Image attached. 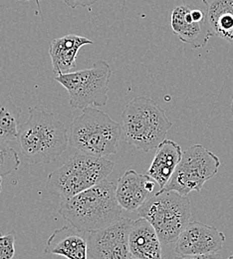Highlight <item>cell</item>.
<instances>
[{
  "label": "cell",
  "instance_id": "15",
  "mask_svg": "<svg viewBox=\"0 0 233 259\" xmlns=\"http://www.w3.org/2000/svg\"><path fill=\"white\" fill-rule=\"evenodd\" d=\"M94 42L86 37L68 34L54 39L50 43L49 55L51 57L53 72L57 75L69 73L76 67L77 54L85 45H93Z\"/></svg>",
  "mask_w": 233,
  "mask_h": 259
},
{
  "label": "cell",
  "instance_id": "23",
  "mask_svg": "<svg viewBox=\"0 0 233 259\" xmlns=\"http://www.w3.org/2000/svg\"><path fill=\"white\" fill-rule=\"evenodd\" d=\"M36 1V4H37V7H38V10H39V14L40 16L42 17V11H41V5H40V1L39 0H35Z\"/></svg>",
  "mask_w": 233,
  "mask_h": 259
},
{
  "label": "cell",
  "instance_id": "9",
  "mask_svg": "<svg viewBox=\"0 0 233 259\" xmlns=\"http://www.w3.org/2000/svg\"><path fill=\"white\" fill-rule=\"evenodd\" d=\"M133 221L121 218L109 227L86 233L92 259H133L129 236Z\"/></svg>",
  "mask_w": 233,
  "mask_h": 259
},
{
  "label": "cell",
  "instance_id": "24",
  "mask_svg": "<svg viewBox=\"0 0 233 259\" xmlns=\"http://www.w3.org/2000/svg\"><path fill=\"white\" fill-rule=\"evenodd\" d=\"M1 191H2V180H1V177H0V194H1Z\"/></svg>",
  "mask_w": 233,
  "mask_h": 259
},
{
  "label": "cell",
  "instance_id": "26",
  "mask_svg": "<svg viewBox=\"0 0 233 259\" xmlns=\"http://www.w3.org/2000/svg\"><path fill=\"white\" fill-rule=\"evenodd\" d=\"M227 259H233V254H231V255H230V256H229Z\"/></svg>",
  "mask_w": 233,
  "mask_h": 259
},
{
  "label": "cell",
  "instance_id": "14",
  "mask_svg": "<svg viewBox=\"0 0 233 259\" xmlns=\"http://www.w3.org/2000/svg\"><path fill=\"white\" fill-rule=\"evenodd\" d=\"M129 244L133 258L163 259L160 237L154 227L144 218L133 222Z\"/></svg>",
  "mask_w": 233,
  "mask_h": 259
},
{
  "label": "cell",
  "instance_id": "7",
  "mask_svg": "<svg viewBox=\"0 0 233 259\" xmlns=\"http://www.w3.org/2000/svg\"><path fill=\"white\" fill-rule=\"evenodd\" d=\"M111 77L110 64L105 60H98L91 68L59 74L55 77V81L66 89L70 106L84 110L87 107L107 105Z\"/></svg>",
  "mask_w": 233,
  "mask_h": 259
},
{
  "label": "cell",
  "instance_id": "12",
  "mask_svg": "<svg viewBox=\"0 0 233 259\" xmlns=\"http://www.w3.org/2000/svg\"><path fill=\"white\" fill-rule=\"evenodd\" d=\"M156 185V181L148 174L142 175L129 169L118 180L117 200L123 209L135 211L150 197Z\"/></svg>",
  "mask_w": 233,
  "mask_h": 259
},
{
  "label": "cell",
  "instance_id": "17",
  "mask_svg": "<svg viewBox=\"0 0 233 259\" xmlns=\"http://www.w3.org/2000/svg\"><path fill=\"white\" fill-rule=\"evenodd\" d=\"M210 32L233 45V0H202Z\"/></svg>",
  "mask_w": 233,
  "mask_h": 259
},
{
  "label": "cell",
  "instance_id": "6",
  "mask_svg": "<svg viewBox=\"0 0 233 259\" xmlns=\"http://www.w3.org/2000/svg\"><path fill=\"white\" fill-rule=\"evenodd\" d=\"M156 229L162 244L176 242L191 222L192 203L188 195L173 191H160L149 197L136 210Z\"/></svg>",
  "mask_w": 233,
  "mask_h": 259
},
{
  "label": "cell",
  "instance_id": "21",
  "mask_svg": "<svg viewBox=\"0 0 233 259\" xmlns=\"http://www.w3.org/2000/svg\"><path fill=\"white\" fill-rule=\"evenodd\" d=\"M99 0H63V2L70 8L77 7H90Z\"/></svg>",
  "mask_w": 233,
  "mask_h": 259
},
{
  "label": "cell",
  "instance_id": "16",
  "mask_svg": "<svg viewBox=\"0 0 233 259\" xmlns=\"http://www.w3.org/2000/svg\"><path fill=\"white\" fill-rule=\"evenodd\" d=\"M181 157L182 151L180 146L171 140L166 139L157 148L156 155L147 174L156 181L160 190L166 187Z\"/></svg>",
  "mask_w": 233,
  "mask_h": 259
},
{
  "label": "cell",
  "instance_id": "13",
  "mask_svg": "<svg viewBox=\"0 0 233 259\" xmlns=\"http://www.w3.org/2000/svg\"><path fill=\"white\" fill-rule=\"evenodd\" d=\"M44 252L67 259H88L87 235L73 227L55 229L47 240Z\"/></svg>",
  "mask_w": 233,
  "mask_h": 259
},
{
  "label": "cell",
  "instance_id": "1",
  "mask_svg": "<svg viewBox=\"0 0 233 259\" xmlns=\"http://www.w3.org/2000/svg\"><path fill=\"white\" fill-rule=\"evenodd\" d=\"M113 182L98 185L62 199L58 213L77 230L88 233L109 227L122 218V206L116 196Z\"/></svg>",
  "mask_w": 233,
  "mask_h": 259
},
{
  "label": "cell",
  "instance_id": "4",
  "mask_svg": "<svg viewBox=\"0 0 233 259\" xmlns=\"http://www.w3.org/2000/svg\"><path fill=\"white\" fill-rule=\"evenodd\" d=\"M122 126L108 114L87 107L70 126L69 144L80 153L104 158L118 153Z\"/></svg>",
  "mask_w": 233,
  "mask_h": 259
},
{
  "label": "cell",
  "instance_id": "19",
  "mask_svg": "<svg viewBox=\"0 0 233 259\" xmlns=\"http://www.w3.org/2000/svg\"><path fill=\"white\" fill-rule=\"evenodd\" d=\"M17 152L7 142L0 141V177H5L17 170L20 165Z\"/></svg>",
  "mask_w": 233,
  "mask_h": 259
},
{
  "label": "cell",
  "instance_id": "28",
  "mask_svg": "<svg viewBox=\"0 0 233 259\" xmlns=\"http://www.w3.org/2000/svg\"><path fill=\"white\" fill-rule=\"evenodd\" d=\"M133 259H136V258H133Z\"/></svg>",
  "mask_w": 233,
  "mask_h": 259
},
{
  "label": "cell",
  "instance_id": "18",
  "mask_svg": "<svg viewBox=\"0 0 233 259\" xmlns=\"http://www.w3.org/2000/svg\"><path fill=\"white\" fill-rule=\"evenodd\" d=\"M21 108L10 94L0 92V141L11 142L18 138L20 130Z\"/></svg>",
  "mask_w": 233,
  "mask_h": 259
},
{
  "label": "cell",
  "instance_id": "20",
  "mask_svg": "<svg viewBox=\"0 0 233 259\" xmlns=\"http://www.w3.org/2000/svg\"><path fill=\"white\" fill-rule=\"evenodd\" d=\"M16 235L14 231L6 234L0 232V259H12L15 255Z\"/></svg>",
  "mask_w": 233,
  "mask_h": 259
},
{
  "label": "cell",
  "instance_id": "25",
  "mask_svg": "<svg viewBox=\"0 0 233 259\" xmlns=\"http://www.w3.org/2000/svg\"><path fill=\"white\" fill-rule=\"evenodd\" d=\"M230 110H231V114H232V118H233V100H232V102H231V108H230Z\"/></svg>",
  "mask_w": 233,
  "mask_h": 259
},
{
  "label": "cell",
  "instance_id": "3",
  "mask_svg": "<svg viewBox=\"0 0 233 259\" xmlns=\"http://www.w3.org/2000/svg\"><path fill=\"white\" fill-rule=\"evenodd\" d=\"M122 120L126 142L145 153L157 149L172 126L165 110L153 99L144 96L133 98L127 104Z\"/></svg>",
  "mask_w": 233,
  "mask_h": 259
},
{
  "label": "cell",
  "instance_id": "11",
  "mask_svg": "<svg viewBox=\"0 0 233 259\" xmlns=\"http://www.w3.org/2000/svg\"><path fill=\"white\" fill-rule=\"evenodd\" d=\"M225 242V235L216 227L190 222L178 236L175 244L177 255L218 253Z\"/></svg>",
  "mask_w": 233,
  "mask_h": 259
},
{
  "label": "cell",
  "instance_id": "2",
  "mask_svg": "<svg viewBox=\"0 0 233 259\" xmlns=\"http://www.w3.org/2000/svg\"><path fill=\"white\" fill-rule=\"evenodd\" d=\"M20 149L33 164L50 163L68 148L69 136L65 125L52 112L29 108V118L18 134Z\"/></svg>",
  "mask_w": 233,
  "mask_h": 259
},
{
  "label": "cell",
  "instance_id": "5",
  "mask_svg": "<svg viewBox=\"0 0 233 259\" xmlns=\"http://www.w3.org/2000/svg\"><path fill=\"white\" fill-rule=\"evenodd\" d=\"M114 166L115 162L105 158L79 152L48 176L46 189L61 200L66 199L105 181Z\"/></svg>",
  "mask_w": 233,
  "mask_h": 259
},
{
  "label": "cell",
  "instance_id": "27",
  "mask_svg": "<svg viewBox=\"0 0 233 259\" xmlns=\"http://www.w3.org/2000/svg\"><path fill=\"white\" fill-rule=\"evenodd\" d=\"M16 1H29V0H16Z\"/></svg>",
  "mask_w": 233,
  "mask_h": 259
},
{
  "label": "cell",
  "instance_id": "22",
  "mask_svg": "<svg viewBox=\"0 0 233 259\" xmlns=\"http://www.w3.org/2000/svg\"><path fill=\"white\" fill-rule=\"evenodd\" d=\"M174 259H222L218 253L198 254V255H178Z\"/></svg>",
  "mask_w": 233,
  "mask_h": 259
},
{
  "label": "cell",
  "instance_id": "8",
  "mask_svg": "<svg viewBox=\"0 0 233 259\" xmlns=\"http://www.w3.org/2000/svg\"><path fill=\"white\" fill-rule=\"evenodd\" d=\"M220 165L219 158L201 146L194 145L184 152L166 187L160 191H173L182 195L200 192L204 184L212 179Z\"/></svg>",
  "mask_w": 233,
  "mask_h": 259
},
{
  "label": "cell",
  "instance_id": "10",
  "mask_svg": "<svg viewBox=\"0 0 233 259\" xmlns=\"http://www.w3.org/2000/svg\"><path fill=\"white\" fill-rule=\"evenodd\" d=\"M170 26L180 41L194 49L202 48L213 37L207 24L206 11L194 5L176 6L171 12Z\"/></svg>",
  "mask_w": 233,
  "mask_h": 259
}]
</instances>
